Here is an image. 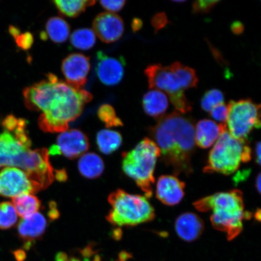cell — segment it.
I'll list each match as a JSON object with an SVG mask.
<instances>
[{
	"label": "cell",
	"instance_id": "603a6c76",
	"mask_svg": "<svg viewBox=\"0 0 261 261\" xmlns=\"http://www.w3.org/2000/svg\"><path fill=\"white\" fill-rule=\"evenodd\" d=\"M16 213L22 218L36 213L40 210L41 201L35 195L25 194L12 199Z\"/></svg>",
	"mask_w": 261,
	"mask_h": 261
},
{
	"label": "cell",
	"instance_id": "7a4b0ae2",
	"mask_svg": "<svg viewBox=\"0 0 261 261\" xmlns=\"http://www.w3.org/2000/svg\"><path fill=\"white\" fill-rule=\"evenodd\" d=\"M149 132L161 150L165 164L176 175H190L193 171L191 161L196 145L193 120L174 112L160 117Z\"/></svg>",
	"mask_w": 261,
	"mask_h": 261
},
{
	"label": "cell",
	"instance_id": "8fae6325",
	"mask_svg": "<svg viewBox=\"0 0 261 261\" xmlns=\"http://www.w3.org/2000/svg\"><path fill=\"white\" fill-rule=\"evenodd\" d=\"M90 147L89 140L86 134L77 129L67 130L58 137L57 145L51 147L48 153L63 154L74 159L86 152Z\"/></svg>",
	"mask_w": 261,
	"mask_h": 261
},
{
	"label": "cell",
	"instance_id": "4fadbf2b",
	"mask_svg": "<svg viewBox=\"0 0 261 261\" xmlns=\"http://www.w3.org/2000/svg\"><path fill=\"white\" fill-rule=\"evenodd\" d=\"M94 34L106 43L116 42L124 32L123 19L114 13L103 12L98 15L93 22Z\"/></svg>",
	"mask_w": 261,
	"mask_h": 261
},
{
	"label": "cell",
	"instance_id": "ee69618b",
	"mask_svg": "<svg viewBox=\"0 0 261 261\" xmlns=\"http://www.w3.org/2000/svg\"><path fill=\"white\" fill-rule=\"evenodd\" d=\"M260 185H261V177H260V174H259L258 175V176H257V177L256 178V187L257 190L258 191L259 193H260V188H261Z\"/></svg>",
	"mask_w": 261,
	"mask_h": 261
},
{
	"label": "cell",
	"instance_id": "d4e9b609",
	"mask_svg": "<svg viewBox=\"0 0 261 261\" xmlns=\"http://www.w3.org/2000/svg\"><path fill=\"white\" fill-rule=\"evenodd\" d=\"M96 35L90 29H77L70 37L71 44L81 50H87L92 48L96 43Z\"/></svg>",
	"mask_w": 261,
	"mask_h": 261
},
{
	"label": "cell",
	"instance_id": "ffe728a7",
	"mask_svg": "<svg viewBox=\"0 0 261 261\" xmlns=\"http://www.w3.org/2000/svg\"><path fill=\"white\" fill-rule=\"evenodd\" d=\"M78 169L84 177L89 179L99 177L104 170V163L100 156L94 153H87L81 156Z\"/></svg>",
	"mask_w": 261,
	"mask_h": 261
},
{
	"label": "cell",
	"instance_id": "44dd1931",
	"mask_svg": "<svg viewBox=\"0 0 261 261\" xmlns=\"http://www.w3.org/2000/svg\"><path fill=\"white\" fill-rule=\"evenodd\" d=\"M46 28L47 37L55 43H63L66 41L70 35L69 24L63 18L55 16L50 18L47 22Z\"/></svg>",
	"mask_w": 261,
	"mask_h": 261
},
{
	"label": "cell",
	"instance_id": "9c48e42d",
	"mask_svg": "<svg viewBox=\"0 0 261 261\" xmlns=\"http://www.w3.org/2000/svg\"><path fill=\"white\" fill-rule=\"evenodd\" d=\"M227 128L233 138L247 142L254 128L260 126V106L249 99L231 100L228 104Z\"/></svg>",
	"mask_w": 261,
	"mask_h": 261
},
{
	"label": "cell",
	"instance_id": "ba28073f",
	"mask_svg": "<svg viewBox=\"0 0 261 261\" xmlns=\"http://www.w3.org/2000/svg\"><path fill=\"white\" fill-rule=\"evenodd\" d=\"M250 159L251 149L247 142L233 138L226 129L212 149L204 172L230 175L237 171L241 162H248Z\"/></svg>",
	"mask_w": 261,
	"mask_h": 261
},
{
	"label": "cell",
	"instance_id": "6da1fadb",
	"mask_svg": "<svg viewBox=\"0 0 261 261\" xmlns=\"http://www.w3.org/2000/svg\"><path fill=\"white\" fill-rule=\"evenodd\" d=\"M24 104L29 110L41 112L38 124L46 133H63L68 124L79 117L92 94L77 90L49 73L46 79L23 90Z\"/></svg>",
	"mask_w": 261,
	"mask_h": 261
},
{
	"label": "cell",
	"instance_id": "9a60e30c",
	"mask_svg": "<svg viewBox=\"0 0 261 261\" xmlns=\"http://www.w3.org/2000/svg\"><path fill=\"white\" fill-rule=\"evenodd\" d=\"M46 227V219L38 212L22 218L18 224V233L25 249H30L35 241L44 234Z\"/></svg>",
	"mask_w": 261,
	"mask_h": 261
},
{
	"label": "cell",
	"instance_id": "f546056e",
	"mask_svg": "<svg viewBox=\"0 0 261 261\" xmlns=\"http://www.w3.org/2000/svg\"><path fill=\"white\" fill-rule=\"evenodd\" d=\"M220 1H196L192 5V11L195 14H206L210 12Z\"/></svg>",
	"mask_w": 261,
	"mask_h": 261
},
{
	"label": "cell",
	"instance_id": "ab89813d",
	"mask_svg": "<svg viewBox=\"0 0 261 261\" xmlns=\"http://www.w3.org/2000/svg\"><path fill=\"white\" fill-rule=\"evenodd\" d=\"M260 142H259L256 144L255 149L256 160L258 165L260 164Z\"/></svg>",
	"mask_w": 261,
	"mask_h": 261
},
{
	"label": "cell",
	"instance_id": "1f68e13d",
	"mask_svg": "<svg viewBox=\"0 0 261 261\" xmlns=\"http://www.w3.org/2000/svg\"><path fill=\"white\" fill-rule=\"evenodd\" d=\"M15 41L19 48L23 50H28L34 44V38L31 33L27 32L19 35L15 39Z\"/></svg>",
	"mask_w": 261,
	"mask_h": 261
},
{
	"label": "cell",
	"instance_id": "cb8c5ba5",
	"mask_svg": "<svg viewBox=\"0 0 261 261\" xmlns=\"http://www.w3.org/2000/svg\"><path fill=\"white\" fill-rule=\"evenodd\" d=\"M54 4L61 14L68 17H76L82 12L86 10L89 6L95 4V1H86V0H73V1H65V0H55Z\"/></svg>",
	"mask_w": 261,
	"mask_h": 261
},
{
	"label": "cell",
	"instance_id": "d6986e66",
	"mask_svg": "<svg viewBox=\"0 0 261 261\" xmlns=\"http://www.w3.org/2000/svg\"><path fill=\"white\" fill-rule=\"evenodd\" d=\"M142 106L148 116L160 118L168 110L169 101L167 96L162 91L151 90L143 96Z\"/></svg>",
	"mask_w": 261,
	"mask_h": 261
},
{
	"label": "cell",
	"instance_id": "e0dca14e",
	"mask_svg": "<svg viewBox=\"0 0 261 261\" xmlns=\"http://www.w3.org/2000/svg\"><path fill=\"white\" fill-rule=\"evenodd\" d=\"M175 229L178 237L187 242L197 240L204 229V222L191 212L182 214L175 221Z\"/></svg>",
	"mask_w": 261,
	"mask_h": 261
},
{
	"label": "cell",
	"instance_id": "ac0fdd59",
	"mask_svg": "<svg viewBox=\"0 0 261 261\" xmlns=\"http://www.w3.org/2000/svg\"><path fill=\"white\" fill-rule=\"evenodd\" d=\"M227 129L226 124L218 125L208 119L200 120L195 126V141L201 148H210L217 142L224 132Z\"/></svg>",
	"mask_w": 261,
	"mask_h": 261
},
{
	"label": "cell",
	"instance_id": "b9f144b4",
	"mask_svg": "<svg viewBox=\"0 0 261 261\" xmlns=\"http://www.w3.org/2000/svg\"><path fill=\"white\" fill-rule=\"evenodd\" d=\"M56 175L57 179L60 181H64L67 178L66 173L64 171H57Z\"/></svg>",
	"mask_w": 261,
	"mask_h": 261
},
{
	"label": "cell",
	"instance_id": "8992f818",
	"mask_svg": "<svg viewBox=\"0 0 261 261\" xmlns=\"http://www.w3.org/2000/svg\"><path fill=\"white\" fill-rule=\"evenodd\" d=\"M145 74L149 89L165 91L177 112L184 114L191 112L192 107L185 93L188 89L187 84L179 62L169 66L161 64L150 65L146 67Z\"/></svg>",
	"mask_w": 261,
	"mask_h": 261
},
{
	"label": "cell",
	"instance_id": "52a82bcc",
	"mask_svg": "<svg viewBox=\"0 0 261 261\" xmlns=\"http://www.w3.org/2000/svg\"><path fill=\"white\" fill-rule=\"evenodd\" d=\"M112 210L107 220L114 226H135L154 219L155 211L146 197L118 189L109 197Z\"/></svg>",
	"mask_w": 261,
	"mask_h": 261
},
{
	"label": "cell",
	"instance_id": "5b68a950",
	"mask_svg": "<svg viewBox=\"0 0 261 261\" xmlns=\"http://www.w3.org/2000/svg\"><path fill=\"white\" fill-rule=\"evenodd\" d=\"M161 156L160 150L151 139L145 138L132 151L124 153L122 169L135 181L147 198L152 196L155 182L154 172L156 161Z\"/></svg>",
	"mask_w": 261,
	"mask_h": 261
},
{
	"label": "cell",
	"instance_id": "7402d4cb",
	"mask_svg": "<svg viewBox=\"0 0 261 261\" xmlns=\"http://www.w3.org/2000/svg\"><path fill=\"white\" fill-rule=\"evenodd\" d=\"M97 144L100 151L104 154H110L122 145L121 135L115 130L103 129L97 135Z\"/></svg>",
	"mask_w": 261,
	"mask_h": 261
},
{
	"label": "cell",
	"instance_id": "8d00e7d4",
	"mask_svg": "<svg viewBox=\"0 0 261 261\" xmlns=\"http://www.w3.org/2000/svg\"><path fill=\"white\" fill-rule=\"evenodd\" d=\"M143 22L139 18H135L132 22V27L134 32H136L140 30L142 28Z\"/></svg>",
	"mask_w": 261,
	"mask_h": 261
},
{
	"label": "cell",
	"instance_id": "e575fe53",
	"mask_svg": "<svg viewBox=\"0 0 261 261\" xmlns=\"http://www.w3.org/2000/svg\"><path fill=\"white\" fill-rule=\"evenodd\" d=\"M2 124L5 130L9 132H14L18 126V119L12 114H9L3 120Z\"/></svg>",
	"mask_w": 261,
	"mask_h": 261
},
{
	"label": "cell",
	"instance_id": "74e56055",
	"mask_svg": "<svg viewBox=\"0 0 261 261\" xmlns=\"http://www.w3.org/2000/svg\"><path fill=\"white\" fill-rule=\"evenodd\" d=\"M9 32L14 38L15 39L21 34V31L19 29L15 27L14 25H11L9 27Z\"/></svg>",
	"mask_w": 261,
	"mask_h": 261
},
{
	"label": "cell",
	"instance_id": "2e32d148",
	"mask_svg": "<svg viewBox=\"0 0 261 261\" xmlns=\"http://www.w3.org/2000/svg\"><path fill=\"white\" fill-rule=\"evenodd\" d=\"M185 184L173 175H162L156 185V196L162 203L168 205L177 204L185 195Z\"/></svg>",
	"mask_w": 261,
	"mask_h": 261
},
{
	"label": "cell",
	"instance_id": "f1b7e54d",
	"mask_svg": "<svg viewBox=\"0 0 261 261\" xmlns=\"http://www.w3.org/2000/svg\"><path fill=\"white\" fill-rule=\"evenodd\" d=\"M83 255L84 260H82L78 257H70L66 253L60 252L57 254L56 256L57 261H102L99 255H94L92 259L90 257L94 254L93 251L91 247H87L83 250Z\"/></svg>",
	"mask_w": 261,
	"mask_h": 261
},
{
	"label": "cell",
	"instance_id": "7bdbcfd3",
	"mask_svg": "<svg viewBox=\"0 0 261 261\" xmlns=\"http://www.w3.org/2000/svg\"><path fill=\"white\" fill-rule=\"evenodd\" d=\"M58 211L57 210L56 207H51V211H50V213H49V216H50L51 219H55V218H57L58 217Z\"/></svg>",
	"mask_w": 261,
	"mask_h": 261
},
{
	"label": "cell",
	"instance_id": "60d3db41",
	"mask_svg": "<svg viewBox=\"0 0 261 261\" xmlns=\"http://www.w3.org/2000/svg\"><path fill=\"white\" fill-rule=\"evenodd\" d=\"M15 255L16 256V258L17 259L18 261L23 260L24 259L25 257V253L24 251L22 250H18L16 251L15 253Z\"/></svg>",
	"mask_w": 261,
	"mask_h": 261
},
{
	"label": "cell",
	"instance_id": "484cf974",
	"mask_svg": "<svg viewBox=\"0 0 261 261\" xmlns=\"http://www.w3.org/2000/svg\"><path fill=\"white\" fill-rule=\"evenodd\" d=\"M18 220V214L10 202L0 203V228L8 229L14 226Z\"/></svg>",
	"mask_w": 261,
	"mask_h": 261
},
{
	"label": "cell",
	"instance_id": "277c9868",
	"mask_svg": "<svg viewBox=\"0 0 261 261\" xmlns=\"http://www.w3.org/2000/svg\"><path fill=\"white\" fill-rule=\"evenodd\" d=\"M194 205L199 211H212V226L226 233L228 241L239 236L243 230V220L251 217L249 212L244 211L243 193L238 190L208 196L195 202Z\"/></svg>",
	"mask_w": 261,
	"mask_h": 261
},
{
	"label": "cell",
	"instance_id": "5bb4252c",
	"mask_svg": "<svg viewBox=\"0 0 261 261\" xmlns=\"http://www.w3.org/2000/svg\"><path fill=\"white\" fill-rule=\"evenodd\" d=\"M96 73L106 86H113L121 81L124 75V64L121 59L110 57L99 51L97 55Z\"/></svg>",
	"mask_w": 261,
	"mask_h": 261
},
{
	"label": "cell",
	"instance_id": "4dcf8cb0",
	"mask_svg": "<svg viewBox=\"0 0 261 261\" xmlns=\"http://www.w3.org/2000/svg\"><path fill=\"white\" fill-rule=\"evenodd\" d=\"M211 116L216 121L226 124L228 116V106L224 103L215 107L210 112Z\"/></svg>",
	"mask_w": 261,
	"mask_h": 261
},
{
	"label": "cell",
	"instance_id": "4316f807",
	"mask_svg": "<svg viewBox=\"0 0 261 261\" xmlns=\"http://www.w3.org/2000/svg\"><path fill=\"white\" fill-rule=\"evenodd\" d=\"M224 93L220 90L211 89L205 92L201 98V107L205 112L210 113L215 107L224 103Z\"/></svg>",
	"mask_w": 261,
	"mask_h": 261
},
{
	"label": "cell",
	"instance_id": "30bf717a",
	"mask_svg": "<svg viewBox=\"0 0 261 261\" xmlns=\"http://www.w3.org/2000/svg\"><path fill=\"white\" fill-rule=\"evenodd\" d=\"M38 191L37 186L22 169L6 167L0 170V195L3 197L14 198Z\"/></svg>",
	"mask_w": 261,
	"mask_h": 261
},
{
	"label": "cell",
	"instance_id": "83f0119b",
	"mask_svg": "<svg viewBox=\"0 0 261 261\" xmlns=\"http://www.w3.org/2000/svg\"><path fill=\"white\" fill-rule=\"evenodd\" d=\"M97 116L101 121L106 124L108 128L123 125L121 119L117 116L114 108L109 104H104L99 108Z\"/></svg>",
	"mask_w": 261,
	"mask_h": 261
},
{
	"label": "cell",
	"instance_id": "d590c367",
	"mask_svg": "<svg viewBox=\"0 0 261 261\" xmlns=\"http://www.w3.org/2000/svg\"><path fill=\"white\" fill-rule=\"evenodd\" d=\"M231 31L236 35L242 34L244 31V25L240 21L233 22L231 26Z\"/></svg>",
	"mask_w": 261,
	"mask_h": 261
},
{
	"label": "cell",
	"instance_id": "836d02e7",
	"mask_svg": "<svg viewBox=\"0 0 261 261\" xmlns=\"http://www.w3.org/2000/svg\"><path fill=\"white\" fill-rule=\"evenodd\" d=\"M100 5L109 12L114 13L120 11L125 6L126 2L121 1H101Z\"/></svg>",
	"mask_w": 261,
	"mask_h": 261
},
{
	"label": "cell",
	"instance_id": "d6a6232c",
	"mask_svg": "<svg viewBox=\"0 0 261 261\" xmlns=\"http://www.w3.org/2000/svg\"><path fill=\"white\" fill-rule=\"evenodd\" d=\"M169 23L167 16L164 12H160L155 14L151 19V24L155 29V32H158L164 28Z\"/></svg>",
	"mask_w": 261,
	"mask_h": 261
},
{
	"label": "cell",
	"instance_id": "7c38bea8",
	"mask_svg": "<svg viewBox=\"0 0 261 261\" xmlns=\"http://www.w3.org/2000/svg\"><path fill=\"white\" fill-rule=\"evenodd\" d=\"M90 70V58L83 54L68 55L62 64V71L67 83L77 90L83 89Z\"/></svg>",
	"mask_w": 261,
	"mask_h": 261
},
{
	"label": "cell",
	"instance_id": "3957f363",
	"mask_svg": "<svg viewBox=\"0 0 261 261\" xmlns=\"http://www.w3.org/2000/svg\"><path fill=\"white\" fill-rule=\"evenodd\" d=\"M6 167L22 169L40 191L47 188L54 179L48 150H32L5 130L0 133V170Z\"/></svg>",
	"mask_w": 261,
	"mask_h": 261
},
{
	"label": "cell",
	"instance_id": "f35d334b",
	"mask_svg": "<svg viewBox=\"0 0 261 261\" xmlns=\"http://www.w3.org/2000/svg\"><path fill=\"white\" fill-rule=\"evenodd\" d=\"M249 174L250 172L247 170L241 172L236 176V177L234 178V180L236 181V182L242 181L243 179L246 178L247 175H249Z\"/></svg>",
	"mask_w": 261,
	"mask_h": 261
}]
</instances>
